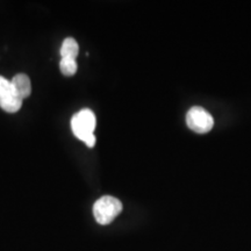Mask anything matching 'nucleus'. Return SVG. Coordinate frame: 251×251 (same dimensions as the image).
<instances>
[{
    "instance_id": "f257e3e1",
    "label": "nucleus",
    "mask_w": 251,
    "mask_h": 251,
    "mask_svg": "<svg viewBox=\"0 0 251 251\" xmlns=\"http://www.w3.org/2000/svg\"><path fill=\"white\" fill-rule=\"evenodd\" d=\"M96 125V115L89 108L81 109L71 119L72 133L77 139L83 141L89 148H93L96 144V136L93 134Z\"/></svg>"
},
{
    "instance_id": "f03ea898",
    "label": "nucleus",
    "mask_w": 251,
    "mask_h": 251,
    "mask_svg": "<svg viewBox=\"0 0 251 251\" xmlns=\"http://www.w3.org/2000/svg\"><path fill=\"white\" fill-rule=\"evenodd\" d=\"M122 212V203L119 199L105 196L98 199L93 206V215L97 222L102 226L109 225Z\"/></svg>"
},
{
    "instance_id": "7ed1b4c3",
    "label": "nucleus",
    "mask_w": 251,
    "mask_h": 251,
    "mask_svg": "<svg viewBox=\"0 0 251 251\" xmlns=\"http://www.w3.org/2000/svg\"><path fill=\"white\" fill-rule=\"evenodd\" d=\"M186 124L190 129L198 134H206L214 126V119L206 109L199 106L192 107L186 115Z\"/></svg>"
},
{
    "instance_id": "20e7f679",
    "label": "nucleus",
    "mask_w": 251,
    "mask_h": 251,
    "mask_svg": "<svg viewBox=\"0 0 251 251\" xmlns=\"http://www.w3.org/2000/svg\"><path fill=\"white\" fill-rule=\"evenodd\" d=\"M23 106L20 100L12 87L11 80L0 76V107L7 113H17Z\"/></svg>"
},
{
    "instance_id": "39448f33",
    "label": "nucleus",
    "mask_w": 251,
    "mask_h": 251,
    "mask_svg": "<svg viewBox=\"0 0 251 251\" xmlns=\"http://www.w3.org/2000/svg\"><path fill=\"white\" fill-rule=\"evenodd\" d=\"M12 87H13L15 94L20 100L28 98L31 93V84L30 79L27 75L18 74L11 80Z\"/></svg>"
},
{
    "instance_id": "423d86ee",
    "label": "nucleus",
    "mask_w": 251,
    "mask_h": 251,
    "mask_svg": "<svg viewBox=\"0 0 251 251\" xmlns=\"http://www.w3.org/2000/svg\"><path fill=\"white\" fill-rule=\"evenodd\" d=\"M79 52V46H78L77 41L72 37H68L63 41L61 47V56L62 58H72L76 59Z\"/></svg>"
},
{
    "instance_id": "0eeeda50",
    "label": "nucleus",
    "mask_w": 251,
    "mask_h": 251,
    "mask_svg": "<svg viewBox=\"0 0 251 251\" xmlns=\"http://www.w3.org/2000/svg\"><path fill=\"white\" fill-rule=\"evenodd\" d=\"M59 69H61L62 75H64L65 77H72L77 72L76 59L62 58L61 63H59Z\"/></svg>"
}]
</instances>
